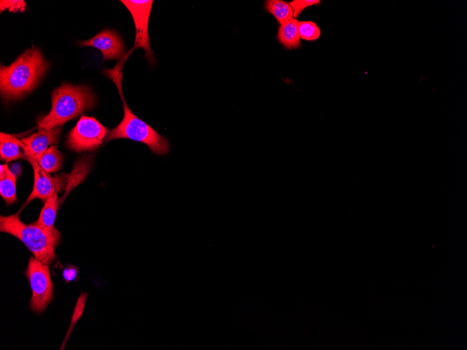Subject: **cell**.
<instances>
[{
    "instance_id": "5",
    "label": "cell",
    "mask_w": 467,
    "mask_h": 350,
    "mask_svg": "<svg viewBox=\"0 0 467 350\" xmlns=\"http://www.w3.org/2000/svg\"><path fill=\"white\" fill-rule=\"evenodd\" d=\"M25 275L31 289L30 308L36 313H41L53 299V284L48 265L31 257Z\"/></svg>"
},
{
    "instance_id": "7",
    "label": "cell",
    "mask_w": 467,
    "mask_h": 350,
    "mask_svg": "<svg viewBox=\"0 0 467 350\" xmlns=\"http://www.w3.org/2000/svg\"><path fill=\"white\" fill-rule=\"evenodd\" d=\"M130 12L136 28V38L132 50L142 48L145 50V58L153 64L155 62L154 54L151 50L148 35V20L151 11L152 0H122Z\"/></svg>"
},
{
    "instance_id": "21",
    "label": "cell",
    "mask_w": 467,
    "mask_h": 350,
    "mask_svg": "<svg viewBox=\"0 0 467 350\" xmlns=\"http://www.w3.org/2000/svg\"><path fill=\"white\" fill-rule=\"evenodd\" d=\"M78 268L73 265H68L63 271V277L66 282L73 281L78 276Z\"/></svg>"
},
{
    "instance_id": "20",
    "label": "cell",
    "mask_w": 467,
    "mask_h": 350,
    "mask_svg": "<svg viewBox=\"0 0 467 350\" xmlns=\"http://www.w3.org/2000/svg\"><path fill=\"white\" fill-rule=\"evenodd\" d=\"M1 12L3 10H8L10 12H22L26 8V3L24 1H1Z\"/></svg>"
},
{
    "instance_id": "2",
    "label": "cell",
    "mask_w": 467,
    "mask_h": 350,
    "mask_svg": "<svg viewBox=\"0 0 467 350\" xmlns=\"http://www.w3.org/2000/svg\"><path fill=\"white\" fill-rule=\"evenodd\" d=\"M105 73L115 83L123 103L124 116L121 122L113 129L105 138L108 142L115 139L126 138L148 146L157 155H166L170 151V143L148 124L138 117L129 108L124 98L121 73V64L114 68L106 70Z\"/></svg>"
},
{
    "instance_id": "10",
    "label": "cell",
    "mask_w": 467,
    "mask_h": 350,
    "mask_svg": "<svg viewBox=\"0 0 467 350\" xmlns=\"http://www.w3.org/2000/svg\"><path fill=\"white\" fill-rule=\"evenodd\" d=\"M62 132L61 127L41 129L32 135L23 138L22 149L27 161L37 162L49 146L57 144Z\"/></svg>"
},
{
    "instance_id": "6",
    "label": "cell",
    "mask_w": 467,
    "mask_h": 350,
    "mask_svg": "<svg viewBox=\"0 0 467 350\" xmlns=\"http://www.w3.org/2000/svg\"><path fill=\"white\" fill-rule=\"evenodd\" d=\"M109 132L94 117L82 115L69 132L66 146L78 152H92L102 144Z\"/></svg>"
},
{
    "instance_id": "4",
    "label": "cell",
    "mask_w": 467,
    "mask_h": 350,
    "mask_svg": "<svg viewBox=\"0 0 467 350\" xmlns=\"http://www.w3.org/2000/svg\"><path fill=\"white\" fill-rule=\"evenodd\" d=\"M0 231L18 238L41 262L49 265L55 261V248L59 241L36 222L30 224L23 223L19 213L1 216Z\"/></svg>"
},
{
    "instance_id": "13",
    "label": "cell",
    "mask_w": 467,
    "mask_h": 350,
    "mask_svg": "<svg viewBox=\"0 0 467 350\" xmlns=\"http://www.w3.org/2000/svg\"><path fill=\"white\" fill-rule=\"evenodd\" d=\"M299 21L293 18L287 22L280 25L277 39L278 42L288 50L299 48L301 43L298 31Z\"/></svg>"
},
{
    "instance_id": "16",
    "label": "cell",
    "mask_w": 467,
    "mask_h": 350,
    "mask_svg": "<svg viewBox=\"0 0 467 350\" xmlns=\"http://www.w3.org/2000/svg\"><path fill=\"white\" fill-rule=\"evenodd\" d=\"M64 156L55 145H51L38 160L37 163L48 173L59 170L62 166Z\"/></svg>"
},
{
    "instance_id": "19",
    "label": "cell",
    "mask_w": 467,
    "mask_h": 350,
    "mask_svg": "<svg viewBox=\"0 0 467 350\" xmlns=\"http://www.w3.org/2000/svg\"><path fill=\"white\" fill-rule=\"evenodd\" d=\"M320 2L319 0H294L289 3L294 10V17L296 19L304 9L312 6H317Z\"/></svg>"
},
{
    "instance_id": "3",
    "label": "cell",
    "mask_w": 467,
    "mask_h": 350,
    "mask_svg": "<svg viewBox=\"0 0 467 350\" xmlns=\"http://www.w3.org/2000/svg\"><path fill=\"white\" fill-rule=\"evenodd\" d=\"M52 108L38 123L37 127L50 129L62 126L65 122L94 108L96 99L86 86L63 83L51 93Z\"/></svg>"
},
{
    "instance_id": "14",
    "label": "cell",
    "mask_w": 467,
    "mask_h": 350,
    "mask_svg": "<svg viewBox=\"0 0 467 350\" xmlns=\"http://www.w3.org/2000/svg\"><path fill=\"white\" fill-rule=\"evenodd\" d=\"M0 195L9 206L17 202L16 176L6 163L0 170Z\"/></svg>"
},
{
    "instance_id": "9",
    "label": "cell",
    "mask_w": 467,
    "mask_h": 350,
    "mask_svg": "<svg viewBox=\"0 0 467 350\" xmlns=\"http://www.w3.org/2000/svg\"><path fill=\"white\" fill-rule=\"evenodd\" d=\"M82 46H92L99 50L103 60L122 59L125 46L121 36L113 29H103L92 38L80 42Z\"/></svg>"
},
{
    "instance_id": "18",
    "label": "cell",
    "mask_w": 467,
    "mask_h": 350,
    "mask_svg": "<svg viewBox=\"0 0 467 350\" xmlns=\"http://www.w3.org/2000/svg\"><path fill=\"white\" fill-rule=\"evenodd\" d=\"M87 298V294L85 293H82L80 296L78 297V300L76 302V305L75 306L73 313L71 317V323L67 332V334L66 335L64 341L63 342V345L61 347L62 349L65 345V342L67 341L68 338L69 337V335H71V333L76 323V322L78 321V319L81 317L82 315L85 305L86 303V300Z\"/></svg>"
},
{
    "instance_id": "17",
    "label": "cell",
    "mask_w": 467,
    "mask_h": 350,
    "mask_svg": "<svg viewBox=\"0 0 467 350\" xmlns=\"http://www.w3.org/2000/svg\"><path fill=\"white\" fill-rule=\"evenodd\" d=\"M298 31L300 38L309 41L317 40L321 35L319 27L312 21H299Z\"/></svg>"
},
{
    "instance_id": "1",
    "label": "cell",
    "mask_w": 467,
    "mask_h": 350,
    "mask_svg": "<svg viewBox=\"0 0 467 350\" xmlns=\"http://www.w3.org/2000/svg\"><path fill=\"white\" fill-rule=\"evenodd\" d=\"M49 63L41 51L34 46L25 50L13 63L1 65L0 91L6 101L22 98L38 84Z\"/></svg>"
},
{
    "instance_id": "8",
    "label": "cell",
    "mask_w": 467,
    "mask_h": 350,
    "mask_svg": "<svg viewBox=\"0 0 467 350\" xmlns=\"http://www.w3.org/2000/svg\"><path fill=\"white\" fill-rule=\"evenodd\" d=\"M29 162L34 170V184L32 191L22 208L35 198L45 202L52 195L61 191L66 181V175L52 177L50 173L44 171L37 162L34 161Z\"/></svg>"
},
{
    "instance_id": "12",
    "label": "cell",
    "mask_w": 467,
    "mask_h": 350,
    "mask_svg": "<svg viewBox=\"0 0 467 350\" xmlns=\"http://www.w3.org/2000/svg\"><path fill=\"white\" fill-rule=\"evenodd\" d=\"M1 160L10 161L18 159H24L22 141L5 133L0 134Z\"/></svg>"
},
{
    "instance_id": "15",
    "label": "cell",
    "mask_w": 467,
    "mask_h": 350,
    "mask_svg": "<svg viewBox=\"0 0 467 350\" xmlns=\"http://www.w3.org/2000/svg\"><path fill=\"white\" fill-rule=\"evenodd\" d=\"M264 9L271 14L278 23L282 25L294 17V10L289 3L282 0H267L264 2Z\"/></svg>"
},
{
    "instance_id": "11",
    "label": "cell",
    "mask_w": 467,
    "mask_h": 350,
    "mask_svg": "<svg viewBox=\"0 0 467 350\" xmlns=\"http://www.w3.org/2000/svg\"><path fill=\"white\" fill-rule=\"evenodd\" d=\"M57 193L49 197L45 202L36 221L41 227L50 233L57 241L60 240V233L54 226L59 205Z\"/></svg>"
}]
</instances>
